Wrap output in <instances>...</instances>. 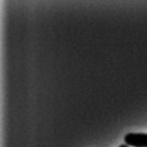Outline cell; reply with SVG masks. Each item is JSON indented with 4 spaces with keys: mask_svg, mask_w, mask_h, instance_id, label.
Listing matches in <instances>:
<instances>
[{
    "mask_svg": "<svg viewBox=\"0 0 147 147\" xmlns=\"http://www.w3.org/2000/svg\"><path fill=\"white\" fill-rule=\"evenodd\" d=\"M123 140L128 146L147 147V134L145 133H128Z\"/></svg>",
    "mask_w": 147,
    "mask_h": 147,
    "instance_id": "cell-1",
    "label": "cell"
},
{
    "mask_svg": "<svg viewBox=\"0 0 147 147\" xmlns=\"http://www.w3.org/2000/svg\"><path fill=\"white\" fill-rule=\"evenodd\" d=\"M119 147H129L128 145H126V144H121Z\"/></svg>",
    "mask_w": 147,
    "mask_h": 147,
    "instance_id": "cell-2",
    "label": "cell"
}]
</instances>
